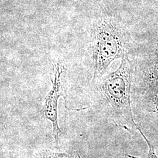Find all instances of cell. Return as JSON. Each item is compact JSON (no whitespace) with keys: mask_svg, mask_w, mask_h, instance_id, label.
<instances>
[{"mask_svg":"<svg viewBox=\"0 0 158 158\" xmlns=\"http://www.w3.org/2000/svg\"><path fill=\"white\" fill-rule=\"evenodd\" d=\"M134 65L128 56L122 59L119 68L94 83L107 105L113 122L132 132L137 130L131 105V86Z\"/></svg>","mask_w":158,"mask_h":158,"instance_id":"cell-1","label":"cell"},{"mask_svg":"<svg viewBox=\"0 0 158 158\" xmlns=\"http://www.w3.org/2000/svg\"><path fill=\"white\" fill-rule=\"evenodd\" d=\"M91 35L94 84L102 79L113 61L128 56V52L124 30L112 17L102 16L97 19L93 25Z\"/></svg>","mask_w":158,"mask_h":158,"instance_id":"cell-2","label":"cell"},{"mask_svg":"<svg viewBox=\"0 0 158 158\" xmlns=\"http://www.w3.org/2000/svg\"><path fill=\"white\" fill-rule=\"evenodd\" d=\"M64 71L63 65L57 63L53 68V77L51 78L52 87L46 96L42 111L44 117L50 121L53 127V136L57 147L59 136L63 134L59 126L57 116V103L59 98L62 96L61 76Z\"/></svg>","mask_w":158,"mask_h":158,"instance_id":"cell-3","label":"cell"},{"mask_svg":"<svg viewBox=\"0 0 158 158\" xmlns=\"http://www.w3.org/2000/svg\"><path fill=\"white\" fill-rule=\"evenodd\" d=\"M139 72L144 87L158 82V44L145 57Z\"/></svg>","mask_w":158,"mask_h":158,"instance_id":"cell-4","label":"cell"},{"mask_svg":"<svg viewBox=\"0 0 158 158\" xmlns=\"http://www.w3.org/2000/svg\"><path fill=\"white\" fill-rule=\"evenodd\" d=\"M143 100L147 111L158 118V82L145 87Z\"/></svg>","mask_w":158,"mask_h":158,"instance_id":"cell-5","label":"cell"},{"mask_svg":"<svg viewBox=\"0 0 158 158\" xmlns=\"http://www.w3.org/2000/svg\"><path fill=\"white\" fill-rule=\"evenodd\" d=\"M33 158H80V156L74 152L59 153L45 149L36 153Z\"/></svg>","mask_w":158,"mask_h":158,"instance_id":"cell-6","label":"cell"},{"mask_svg":"<svg viewBox=\"0 0 158 158\" xmlns=\"http://www.w3.org/2000/svg\"><path fill=\"white\" fill-rule=\"evenodd\" d=\"M137 130L139 132V133L141 134L143 138V139H145V141H146L147 144H148L149 149H148V155H147V158H158V156L157 155V154L156 153V152H155V148L154 147V145H153V143L151 142V141H150L148 139V138L145 136V135L143 134V131L141 129L140 126H139L138 127ZM127 156L130 158H139L138 157H136V156H134L130 155H128Z\"/></svg>","mask_w":158,"mask_h":158,"instance_id":"cell-7","label":"cell"},{"mask_svg":"<svg viewBox=\"0 0 158 158\" xmlns=\"http://www.w3.org/2000/svg\"><path fill=\"white\" fill-rule=\"evenodd\" d=\"M0 158H1V153H0Z\"/></svg>","mask_w":158,"mask_h":158,"instance_id":"cell-8","label":"cell"}]
</instances>
